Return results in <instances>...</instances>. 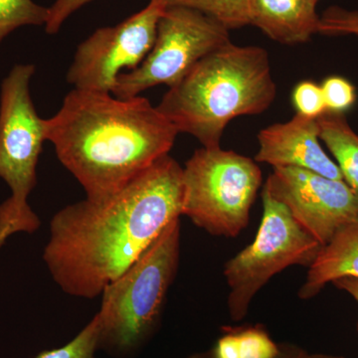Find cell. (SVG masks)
Instances as JSON below:
<instances>
[{
	"label": "cell",
	"mask_w": 358,
	"mask_h": 358,
	"mask_svg": "<svg viewBox=\"0 0 358 358\" xmlns=\"http://www.w3.org/2000/svg\"><path fill=\"white\" fill-rule=\"evenodd\" d=\"M307 352L292 345H282L281 353L277 358H306L307 357ZM187 358H215L211 350L208 352L194 353Z\"/></svg>",
	"instance_id": "cell-23"
},
{
	"label": "cell",
	"mask_w": 358,
	"mask_h": 358,
	"mask_svg": "<svg viewBox=\"0 0 358 358\" xmlns=\"http://www.w3.org/2000/svg\"><path fill=\"white\" fill-rule=\"evenodd\" d=\"M322 86L327 112L345 114L357 102L355 86L345 78L327 77Z\"/></svg>",
	"instance_id": "cell-20"
},
{
	"label": "cell",
	"mask_w": 358,
	"mask_h": 358,
	"mask_svg": "<svg viewBox=\"0 0 358 358\" xmlns=\"http://www.w3.org/2000/svg\"><path fill=\"white\" fill-rule=\"evenodd\" d=\"M100 336V322L98 315L90 320L89 324L62 348L45 350L36 358H96Z\"/></svg>",
	"instance_id": "cell-18"
},
{
	"label": "cell",
	"mask_w": 358,
	"mask_h": 358,
	"mask_svg": "<svg viewBox=\"0 0 358 358\" xmlns=\"http://www.w3.org/2000/svg\"><path fill=\"white\" fill-rule=\"evenodd\" d=\"M229 32L194 9L166 7L152 50L138 68L120 74L113 95L129 99L157 85L171 88L205 56L229 43Z\"/></svg>",
	"instance_id": "cell-8"
},
{
	"label": "cell",
	"mask_w": 358,
	"mask_h": 358,
	"mask_svg": "<svg viewBox=\"0 0 358 358\" xmlns=\"http://www.w3.org/2000/svg\"><path fill=\"white\" fill-rule=\"evenodd\" d=\"M181 210L182 167L167 155L110 199H85L54 214L45 265L65 294L98 298Z\"/></svg>",
	"instance_id": "cell-1"
},
{
	"label": "cell",
	"mask_w": 358,
	"mask_h": 358,
	"mask_svg": "<svg viewBox=\"0 0 358 358\" xmlns=\"http://www.w3.org/2000/svg\"><path fill=\"white\" fill-rule=\"evenodd\" d=\"M164 9L150 0L128 20L96 30L78 46L67 81L74 89L112 94L120 74L138 68L152 50Z\"/></svg>",
	"instance_id": "cell-9"
},
{
	"label": "cell",
	"mask_w": 358,
	"mask_h": 358,
	"mask_svg": "<svg viewBox=\"0 0 358 358\" xmlns=\"http://www.w3.org/2000/svg\"><path fill=\"white\" fill-rule=\"evenodd\" d=\"M32 64L14 66L0 91V178L11 190L6 204L25 233L38 229L40 219L27 199L37 183L36 167L46 141V124L33 105Z\"/></svg>",
	"instance_id": "cell-7"
},
{
	"label": "cell",
	"mask_w": 358,
	"mask_h": 358,
	"mask_svg": "<svg viewBox=\"0 0 358 358\" xmlns=\"http://www.w3.org/2000/svg\"><path fill=\"white\" fill-rule=\"evenodd\" d=\"M331 284H334V287H336V288L343 289V291L346 292L350 296H352L358 305V279H357V278H341V279L336 280V281L331 282Z\"/></svg>",
	"instance_id": "cell-24"
},
{
	"label": "cell",
	"mask_w": 358,
	"mask_h": 358,
	"mask_svg": "<svg viewBox=\"0 0 358 358\" xmlns=\"http://www.w3.org/2000/svg\"><path fill=\"white\" fill-rule=\"evenodd\" d=\"M315 7L310 0H251V25L279 43H305L319 31Z\"/></svg>",
	"instance_id": "cell-12"
},
{
	"label": "cell",
	"mask_w": 358,
	"mask_h": 358,
	"mask_svg": "<svg viewBox=\"0 0 358 358\" xmlns=\"http://www.w3.org/2000/svg\"><path fill=\"white\" fill-rule=\"evenodd\" d=\"M236 339L238 358H277L282 345L275 343L261 327L231 329Z\"/></svg>",
	"instance_id": "cell-17"
},
{
	"label": "cell",
	"mask_w": 358,
	"mask_h": 358,
	"mask_svg": "<svg viewBox=\"0 0 358 358\" xmlns=\"http://www.w3.org/2000/svg\"><path fill=\"white\" fill-rule=\"evenodd\" d=\"M263 218L253 243L226 263L231 319L243 320L251 301L270 279L294 265L310 267L322 245L303 227L288 207L263 189Z\"/></svg>",
	"instance_id": "cell-6"
},
{
	"label": "cell",
	"mask_w": 358,
	"mask_h": 358,
	"mask_svg": "<svg viewBox=\"0 0 358 358\" xmlns=\"http://www.w3.org/2000/svg\"><path fill=\"white\" fill-rule=\"evenodd\" d=\"M263 189L286 205L322 246L358 220V197L343 180L294 167H274Z\"/></svg>",
	"instance_id": "cell-10"
},
{
	"label": "cell",
	"mask_w": 358,
	"mask_h": 358,
	"mask_svg": "<svg viewBox=\"0 0 358 358\" xmlns=\"http://www.w3.org/2000/svg\"><path fill=\"white\" fill-rule=\"evenodd\" d=\"M293 103L296 114L317 119L327 112L322 86L312 81H303L294 87Z\"/></svg>",
	"instance_id": "cell-21"
},
{
	"label": "cell",
	"mask_w": 358,
	"mask_h": 358,
	"mask_svg": "<svg viewBox=\"0 0 358 358\" xmlns=\"http://www.w3.org/2000/svg\"><path fill=\"white\" fill-rule=\"evenodd\" d=\"M92 1L94 0H56L49 7V16L45 24V30L48 34H56L73 13Z\"/></svg>",
	"instance_id": "cell-22"
},
{
	"label": "cell",
	"mask_w": 358,
	"mask_h": 358,
	"mask_svg": "<svg viewBox=\"0 0 358 358\" xmlns=\"http://www.w3.org/2000/svg\"><path fill=\"white\" fill-rule=\"evenodd\" d=\"M320 34L339 36L353 35L358 37V10H350L343 7H329L320 15Z\"/></svg>",
	"instance_id": "cell-19"
},
{
	"label": "cell",
	"mask_w": 358,
	"mask_h": 358,
	"mask_svg": "<svg viewBox=\"0 0 358 358\" xmlns=\"http://www.w3.org/2000/svg\"><path fill=\"white\" fill-rule=\"evenodd\" d=\"M15 233H18L17 228L13 222L0 219V248L3 246L6 240Z\"/></svg>",
	"instance_id": "cell-25"
},
{
	"label": "cell",
	"mask_w": 358,
	"mask_h": 358,
	"mask_svg": "<svg viewBox=\"0 0 358 358\" xmlns=\"http://www.w3.org/2000/svg\"><path fill=\"white\" fill-rule=\"evenodd\" d=\"M164 7L194 9L213 18L228 30L251 25V0H154Z\"/></svg>",
	"instance_id": "cell-15"
},
{
	"label": "cell",
	"mask_w": 358,
	"mask_h": 358,
	"mask_svg": "<svg viewBox=\"0 0 358 358\" xmlns=\"http://www.w3.org/2000/svg\"><path fill=\"white\" fill-rule=\"evenodd\" d=\"M345 277L358 279V220L339 230L322 247L308 267L305 284L301 286L299 296L303 300L312 299L329 282Z\"/></svg>",
	"instance_id": "cell-13"
},
{
	"label": "cell",
	"mask_w": 358,
	"mask_h": 358,
	"mask_svg": "<svg viewBox=\"0 0 358 358\" xmlns=\"http://www.w3.org/2000/svg\"><path fill=\"white\" fill-rule=\"evenodd\" d=\"M306 358H348L339 355H324V353H307Z\"/></svg>",
	"instance_id": "cell-26"
},
{
	"label": "cell",
	"mask_w": 358,
	"mask_h": 358,
	"mask_svg": "<svg viewBox=\"0 0 358 358\" xmlns=\"http://www.w3.org/2000/svg\"><path fill=\"white\" fill-rule=\"evenodd\" d=\"M45 124L58 159L96 202L114 196L169 155L179 134L143 96L77 89Z\"/></svg>",
	"instance_id": "cell-2"
},
{
	"label": "cell",
	"mask_w": 358,
	"mask_h": 358,
	"mask_svg": "<svg viewBox=\"0 0 358 358\" xmlns=\"http://www.w3.org/2000/svg\"><path fill=\"white\" fill-rule=\"evenodd\" d=\"M259 150L255 162L274 167H294L343 180L338 164L320 145L317 119L294 115L287 122H278L258 134ZM345 181V180H343Z\"/></svg>",
	"instance_id": "cell-11"
},
{
	"label": "cell",
	"mask_w": 358,
	"mask_h": 358,
	"mask_svg": "<svg viewBox=\"0 0 358 358\" xmlns=\"http://www.w3.org/2000/svg\"><path fill=\"white\" fill-rule=\"evenodd\" d=\"M48 16L49 7L33 0H0V44L23 26L46 24Z\"/></svg>",
	"instance_id": "cell-16"
},
{
	"label": "cell",
	"mask_w": 358,
	"mask_h": 358,
	"mask_svg": "<svg viewBox=\"0 0 358 358\" xmlns=\"http://www.w3.org/2000/svg\"><path fill=\"white\" fill-rule=\"evenodd\" d=\"M262 185L256 162L233 150L199 148L182 167V210L214 236L236 237L248 226Z\"/></svg>",
	"instance_id": "cell-5"
},
{
	"label": "cell",
	"mask_w": 358,
	"mask_h": 358,
	"mask_svg": "<svg viewBox=\"0 0 358 358\" xmlns=\"http://www.w3.org/2000/svg\"><path fill=\"white\" fill-rule=\"evenodd\" d=\"M317 122L320 141L334 155L343 180L358 197V134L341 113L326 112Z\"/></svg>",
	"instance_id": "cell-14"
},
{
	"label": "cell",
	"mask_w": 358,
	"mask_h": 358,
	"mask_svg": "<svg viewBox=\"0 0 358 358\" xmlns=\"http://www.w3.org/2000/svg\"><path fill=\"white\" fill-rule=\"evenodd\" d=\"M275 94L268 52L231 41L201 59L157 107L178 133L213 148L232 120L262 114Z\"/></svg>",
	"instance_id": "cell-3"
},
{
	"label": "cell",
	"mask_w": 358,
	"mask_h": 358,
	"mask_svg": "<svg viewBox=\"0 0 358 358\" xmlns=\"http://www.w3.org/2000/svg\"><path fill=\"white\" fill-rule=\"evenodd\" d=\"M180 258V221L169 223L159 238L103 289L99 350L115 357H133L159 326Z\"/></svg>",
	"instance_id": "cell-4"
},
{
	"label": "cell",
	"mask_w": 358,
	"mask_h": 358,
	"mask_svg": "<svg viewBox=\"0 0 358 358\" xmlns=\"http://www.w3.org/2000/svg\"><path fill=\"white\" fill-rule=\"evenodd\" d=\"M310 1L315 2V4H317V2H319L320 0H310Z\"/></svg>",
	"instance_id": "cell-27"
}]
</instances>
